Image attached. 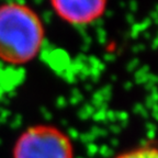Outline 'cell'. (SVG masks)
Masks as SVG:
<instances>
[{"label": "cell", "instance_id": "6da1fadb", "mask_svg": "<svg viewBox=\"0 0 158 158\" xmlns=\"http://www.w3.org/2000/svg\"><path fill=\"white\" fill-rule=\"evenodd\" d=\"M45 41V25L39 13L19 1L0 5V60L21 66L34 60Z\"/></svg>", "mask_w": 158, "mask_h": 158}, {"label": "cell", "instance_id": "3957f363", "mask_svg": "<svg viewBox=\"0 0 158 158\" xmlns=\"http://www.w3.org/2000/svg\"><path fill=\"white\" fill-rule=\"evenodd\" d=\"M109 0H49L56 15L72 25H87L98 21L106 11Z\"/></svg>", "mask_w": 158, "mask_h": 158}, {"label": "cell", "instance_id": "277c9868", "mask_svg": "<svg viewBox=\"0 0 158 158\" xmlns=\"http://www.w3.org/2000/svg\"><path fill=\"white\" fill-rule=\"evenodd\" d=\"M115 158H158V151L155 144H146L124 152Z\"/></svg>", "mask_w": 158, "mask_h": 158}, {"label": "cell", "instance_id": "7a4b0ae2", "mask_svg": "<svg viewBox=\"0 0 158 158\" xmlns=\"http://www.w3.org/2000/svg\"><path fill=\"white\" fill-rule=\"evenodd\" d=\"M12 158H75V147L72 138L59 127L34 124L17 138Z\"/></svg>", "mask_w": 158, "mask_h": 158}]
</instances>
